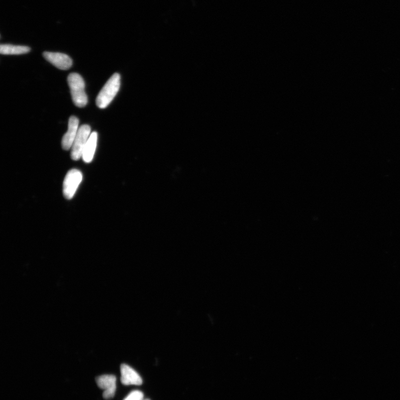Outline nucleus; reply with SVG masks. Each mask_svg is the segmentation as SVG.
<instances>
[{
	"label": "nucleus",
	"instance_id": "obj_6",
	"mask_svg": "<svg viewBox=\"0 0 400 400\" xmlns=\"http://www.w3.org/2000/svg\"><path fill=\"white\" fill-rule=\"evenodd\" d=\"M43 56L50 63L56 68L67 70L71 68L73 65V60L68 55L59 52H44Z\"/></svg>",
	"mask_w": 400,
	"mask_h": 400
},
{
	"label": "nucleus",
	"instance_id": "obj_11",
	"mask_svg": "<svg viewBox=\"0 0 400 400\" xmlns=\"http://www.w3.org/2000/svg\"><path fill=\"white\" fill-rule=\"evenodd\" d=\"M144 394L136 390L128 394V396L123 400H144Z\"/></svg>",
	"mask_w": 400,
	"mask_h": 400
},
{
	"label": "nucleus",
	"instance_id": "obj_1",
	"mask_svg": "<svg viewBox=\"0 0 400 400\" xmlns=\"http://www.w3.org/2000/svg\"><path fill=\"white\" fill-rule=\"evenodd\" d=\"M121 85V76L118 73L114 74L103 86L98 95L96 103L101 109L106 108L116 97Z\"/></svg>",
	"mask_w": 400,
	"mask_h": 400
},
{
	"label": "nucleus",
	"instance_id": "obj_4",
	"mask_svg": "<svg viewBox=\"0 0 400 400\" xmlns=\"http://www.w3.org/2000/svg\"><path fill=\"white\" fill-rule=\"evenodd\" d=\"M83 180V174L77 169L69 171L65 176L63 184V193L66 199H72Z\"/></svg>",
	"mask_w": 400,
	"mask_h": 400
},
{
	"label": "nucleus",
	"instance_id": "obj_8",
	"mask_svg": "<svg viewBox=\"0 0 400 400\" xmlns=\"http://www.w3.org/2000/svg\"><path fill=\"white\" fill-rule=\"evenodd\" d=\"M121 381L124 385H137L142 384V380L141 376L136 371L130 366L126 364L121 365Z\"/></svg>",
	"mask_w": 400,
	"mask_h": 400
},
{
	"label": "nucleus",
	"instance_id": "obj_10",
	"mask_svg": "<svg viewBox=\"0 0 400 400\" xmlns=\"http://www.w3.org/2000/svg\"><path fill=\"white\" fill-rule=\"evenodd\" d=\"M31 49L25 46H16L10 44H1L0 46V53L2 55H21L29 52Z\"/></svg>",
	"mask_w": 400,
	"mask_h": 400
},
{
	"label": "nucleus",
	"instance_id": "obj_2",
	"mask_svg": "<svg viewBox=\"0 0 400 400\" xmlns=\"http://www.w3.org/2000/svg\"><path fill=\"white\" fill-rule=\"evenodd\" d=\"M68 82L75 105L79 107L87 106L88 98L85 91V84L82 76L77 73H71L68 76Z\"/></svg>",
	"mask_w": 400,
	"mask_h": 400
},
{
	"label": "nucleus",
	"instance_id": "obj_7",
	"mask_svg": "<svg viewBox=\"0 0 400 400\" xmlns=\"http://www.w3.org/2000/svg\"><path fill=\"white\" fill-rule=\"evenodd\" d=\"M79 120L78 117L71 116L69 120L68 130L62 140V147L65 150L72 148L74 140L79 129Z\"/></svg>",
	"mask_w": 400,
	"mask_h": 400
},
{
	"label": "nucleus",
	"instance_id": "obj_12",
	"mask_svg": "<svg viewBox=\"0 0 400 400\" xmlns=\"http://www.w3.org/2000/svg\"><path fill=\"white\" fill-rule=\"evenodd\" d=\"M150 400V399H145V400Z\"/></svg>",
	"mask_w": 400,
	"mask_h": 400
},
{
	"label": "nucleus",
	"instance_id": "obj_5",
	"mask_svg": "<svg viewBox=\"0 0 400 400\" xmlns=\"http://www.w3.org/2000/svg\"><path fill=\"white\" fill-rule=\"evenodd\" d=\"M98 387L104 390L103 397L109 400L115 396L116 390V378L112 375H104L96 379Z\"/></svg>",
	"mask_w": 400,
	"mask_h": 400
},
{
	"label": "nucleus",
	"instance_id": "obj_3",
	"mask_svg": "<svg viewBox=\"0 0 400 400\" xmlns=\"http://www.w3.org/2000/svg\"><path fill=\"white\" fill-rule=\"evenodd\" d=\"M91 133V127L89 125H83L79 127L78 134L71 148V157L73 160L78 161L82 158L85 146Z\"/></svg>",
	"mask_w": 400,
	"mask_h": 400
},
{
	"label": "nucleus",
	"instance_id": "obj_9",
	"mask_svg": "<svg viewBox=\"0 0 400 400\" xmlns=\"http://www.w3.org/2000/svg\"><path fill=\"white\" fill-rule=\"evenodd\" d=\"M98 139L97 132H93L86 144L82 155V158L86 163H90L93 161L95 151H96Z\"/></svg>",
	"mask_w": 400,
	"mask_h": 400
}]
</instances>
